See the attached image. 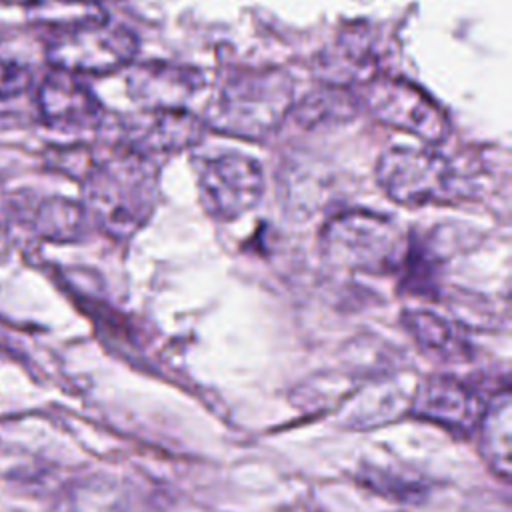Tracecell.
Segmentation results:
<instances>
[{"label": "cell", "instance_id": "cell-1", "mask_svg": "<svg viewBox=\"0 0 512 512\" xmlns=\"http://www.w3.org/2000/svg\"><path fill=\"white\" fill-rule=\"evenodd\" d=\"M88 214L114 238H130L152 216L158 202V168L150 156L122 150L96 162L84 176Z\"/></svg>", "mask_w": 512, "mask_h": 512}, {"label": "cell", "instance_id": "cell-2", "mask_svg": "<svg viewBox=\"0 0 512 512\" xmlns=\"http://www.w3.org/2000/svg\"><path fill=\"white\" fill-rule=\"evenodd\" d=\"M294 104V80L282 68H244L228 76L206 106V128L262 140L288 116Z\"/></svg>", "mask_w": 512, "mask_h": 512}, {"label": "cell", "instance_id": "cell-3", "mask_svg": "<svg viewBox=\"0 0 512 512\" xmlns=\"http://www.w3.org/2000/svg\"><path fill=\"white\" fill-rule=\"evenodd\" d=\"M408 238L388 216L348 210L330 218L320 232V254L336 270L368 276L400 272Z\"/></svg>", "mask_w": 512, "mask_h": 512}, {"label": "cell", "instance_id": "cell-4", "mask_svg": "<svg viewBox=\"0 0 512 512\" xmlns=\"http://www.w3.org/2000/svg\"><path fill=\"white\" fill-rule=\"evenodd\" d=\"M376 180L384 194L402 206L448 204L462 196L452 162L430 146H394L382 152Z\"/></svg>", "mask_w": 512, "mask_h": 512}, {"label": "cell", "instance_id": "cell-5", "mask_svg": "<svg viewBox=\"0 0 512 512\" xmlns=\"http://www.w3.org/2000/svg\"><path fill=\"white\" fill-rule=\"evenodd\" d=\"M136 52V36L106 18L56 28L46 46L50 66L74 76H102L116 72L128 66Z\"/></svg>", "mask_w": 512, "mask_h": 512}, {"label": "cell", "instance_id": "cell-6", "mask_svg": "<svg viewBox=\"0 0 512 512\" xmlns=\"http://www.w3.org/2000/svg\"><path fill=\"white\" fill-rule=\"evenodd\" d=\"M364 104L380 124L414 134L430 146L440 144L450 132L444 108L406 78L376 74L366 82Z\"/></svg>", "mask_w": 512, "mask_h": 512}, {"label": "cell", "instance_id": "cell-7", "mask_svg": "<svg viewBox=\"0 0 512 512\" xmlns=\"http://www.w3.org/2000/svg\"><path fill=\"white\" fill-rule=\"evenodd\" d=\"M198 194L208 216L232 222L260 202L264 194L262 166L240 152L212 156L198 170Z\"/></svg>", "mask_w": 512, "mask_h": 512}, {"label": "cell", "instance_id": "cell-8", "mask_svg": "<svg viewBox=\"0 0 512 512\" xmlns=\"http://www.w3.org/2000/svg\"><path fill=\"white\" fill-rule=\"evenodd\" d=\"M206 86L194 66L170 62H142L130 68L126 88L142 110H188V102Z\"/></svg>", "mask_w": 512, "mask_h": 512}, {"label": "cell", "instance_id": "cell-9", "mask_svg": "<svg viewBox=\"0 0 512 512\" xmlns=\"http://www.w3.org/2000/svg\"><path fill=\"white\" fill-rule=\"evenodd\" d=\"M484 406L486 402L474 388L454 376L438 374L420 382L410 408L422 420L468 434L478 428Z\"/></svg>", "mask_w": 512, "mask_h": 512}, {"label": "cell", "instance_id": "cell-10", "mask_svg": "<svg viewBox=\"0 0 512 512\" xmlns=\"http://www.w3.org/2000/svg\"><path fill=\"white\" fill-rule=\"evenodd\" d=\"M206 124L190 110H142L126 126V148L154 158L198 144Z\"/></svg>", "mask_w": 512, "mask_h": 512}, {"label": "cell", "instance_id": "cell-11", "mask_svg": "<svg viewBox=\"0 0 512 512\" xmlns=\"http://www.w3.org/2000/svg\"><path fill=\"white\" fill-rule=\"evenodd\" d=\"M380 62L382 54L374 32L368 26L352 24L322 50L316 72L328 86L344 88L354 82L366 84L380 74Z\"/></svg>", "mask_w": 512, "mask_h": 512}, {"label": "cell", "instance_id": "cell-12", "mask_svg": "<svg viewBox=\"0 0 512 512\" xmlns=\"http://www.w3.org/2000/svg\"><path fill=\"white\" fill-rule=\"evenodd\" d=\"M42 120L58 130H88L102 122L104 108L94 92L74 74L54 70L38 90Z\"/></svg>", "mask_w": 512, "mask_h": 512}, {"label": "cell", "instance_id": "cell-13", "mask_svg": "<svg viewBox=\"0 0 512 512\" xmlns=\"http://www.w3.org/2000/svg\"><path fill=\"white\" fill-rule=\"evenodd\" d=\"M404 330L428 354L440 360H462L468 354V344L460 330L444 316L430 310H406L402 314Z\"/></svg>", "mask_w": 512, "mask_h": 512}, {"label": "cell", "instance_id": "cell-14", "mask_svg": "<svg viewBox=\"0 0 512 512\" xmlns=\"http://www.w3.org/2000/svg\"><path fill=\"white\" fill-rule=\"evenodd\" d=\"M478 430L482 456L498 476L508 480L512 446V404L508 390L486 402Z\"/></svg>", "mask_w": 512, "mask_h": 512}, {"label": "cell", "instance_id": "cell-15", "mask_svg": "<svg viewBox=\"0 0 512 512\" xmlns=\"http://www.w3.org/2000/svg\"><path fill=\"white\" fill-rule=\"evenodd\" d=\"M58 512H140V506L116 480L92 478L72 488L58 502Z\"/></svg>", "mask_w": 512, "mask_h": 512}, {"label": "cell", "instance_id": "cell-16", "mask_svg": "<svg viewBox=\"0 0 512 512\" xmlns=\"http://www.w3.org/2000/svg\"><path fill=\"white\" fill-rule=\"evenodd\" d=\"M32 84V74L26 66L18 62L0 60V100L12 98L28 90Z\"/></svg>", "mask_w": 512, "mask_h": 512}]
</instances>
